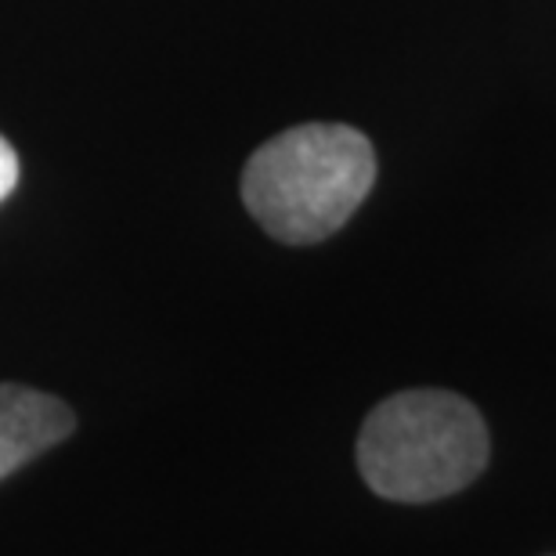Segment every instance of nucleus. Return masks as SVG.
<instances>
[{"instance_id":"7ed1b4c3","label":"nucleus","mask_w":556,"mask_h":556,"mask_svg":"<svg viewBox=\"0 0 556 556\" xmlns=\"http://www.w3.org/2000/svg\"><path fill=\"white\" fill-rule=\"evenodd\" d=\"M73 408L22 383H0V481L73 433Z\"/></svg>"},{"instance_id":"20e7f679","label":"nucleus","mask_w":556,"mask_h":556,"mask_svg":"<svg viewBox=\"0 0 556 556\" xmlns=\"http://www.w3.org/2000/svg\"><path fill=\"white\" fill-rule=\"evenodd\" d=\"M15 185H18V155L8 144V138L0 135V203L15 192Z\"/></svg>"},{"instance_id":"f257e3e1","label":"nucleus","mask_w":556,"mask_h":556,"mask_svg":"<svg viewBox=\"0 0 556 556\" xmlns=\"http://www.w3.org/2000/svg\"><path fill=\"white\" fill-rule=\"evenodd\" d=\"M376 181V152L348 124H304L264 141L242 170V203L271 239L311 247L348 225Z\"/></svg>"},{"instance_id":"f03ea898","label":"nucleus","mask_w":556,"mask_h":556,"mask_svg":"<svg viewBox=\"0 0 556 556\" xmlns=\"http://www.w3.org/2000/svg\"><path fill=\"white\" fill-rule=\"evenodd\" d=\"M481 413L448 391H405L369 413L358 438L365 484L391 503H438L473 484L488 466Z\"/></svg>"}]
</instances>
